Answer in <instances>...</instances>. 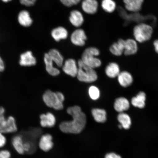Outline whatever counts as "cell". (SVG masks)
<instances>
[{
    "mask_svg": "<svg viewBox=\"0 0 158 158\" xmlns=\"http://www.w3.org/2000/svg\"><path fill=\"white\" fill-rule=\"evenodd\" d=\"M147 96L145 93L140 92L131 100V104L134 107L143 108L145 106Z\"/></svg>",
    "mask_w": 158,
    "mask_h": 158,
    "instance_id": "22",
    "label": "cell"
},
{
    "mask_svg": "<svg viewBox=\"0 0 158 158\" xmlns=\"http://www.w3.org/2000/svg\"><path fill=\"white\" fill-rule=\"evenodd\" d=\"M5 110L3 106H0V131L4 134L15 133L18 130L16 122L13 116L6 118Z\"/></svg>",
    "mask_w": 158,
    "mask_h": 158,
    "instance_id": "6",
    "label": "cell"
},
{
    "mask_svg": "<svg viewBox=\"0 0 158 158\" xmlns=\"http://www.w3.org/2000/svg\"><path fill=\"white\" fill-rule=\"evenodd\" d=\"M137 42L135 39H129L125 40L124 54L126 55L135 54L138 49Z\"/></svg>",
    "mask_w": 158,
    "mask_h": 158,
    "instance_id": "18",
    "label": "cell"
},
{
    "mask_svg": "<svg viewBox=\"0 0 158 158\" xmlns=\"http://www.w3.org/2000/svg\"><path fill=\"white\" fill-rule=\"evenodd\" d=\"M70 41L73 44L79 47L84 46L87 39L85 31L83 29L77 28L70 35Z\"/></svg>",
    "mask_w": 158,
    "mask_h": 158,
    "instance_id": "7",
    "label": "cell"
},
{
    "mask_svg": "<svg viewBox=\"0 0 158 158\" xmlns=\"http://www.w3.org/2000/svg\"><path fill=\"white\" fill-rule=\"evenodd\" d=\"M88 94L90 98L94 100H98L100 96L99 89L95 86H91L89 88Z\"/></svg>",
    "mask_w": 158,
    "mask_h": 158,
    "instance_id": "29",
    "label": "cell"
},
{
    "mask_svg": "<svg viewBox=\"0 0 158 158\" xmlns=\"http://www.w3.org/2000/svg\"><path fill=\"white\" fill-rule=\"evenodd\" d=\"M37 0H19L22 5L29 7L34 5Z\"/></svg>",
    "mask_w": 158,
    "mask_h": 158,
    "instance_id": "30",
    "label": "cell"
},
{
    "mask_svg": "<svg viewBox=\"0 0 158 158\" xmlns=\"http://www.w3.org/2000/svg\"><path fill=\"white\" fill-rule=\"evenodd\" d=\"M130 103L127 98L119 97L116 98L114 104V108L116 111L119 113L124 112L129 109Z\"/></svg>",
    "mask_w": 158,
    "mask_h": 158,
    "instance_id": "16",
    "label": "cell"
},
{
    "mask_svg": "<svg viewBox=\"0 0 158 158\" xmlns=\"http://www.w3.org/2000/svg\"><path fill=\"white\" fill-rule=\"evenodd\" d=\"M51 34L55 41L59 42L61 40H64L68 38L69 32L68 30L65 27L59 26L52 29Z\"/></svg>",
    "mask_w": 158,
    "mask_h": 158,
    "instance_id": "14",
    "label": "cell"
},
{
    "mask_svg": "<svg viewBox=\"0 0 158 158\" xmlns=\"http://www.w3.org/2000/svg\"><path fill=\"white\" fill-rule=\"evenodd\" d=\"M120 72L119 66L114 62L110 63L105 69V73L106 76L110 78H113L117 77Z\"/></svg>",
    "mask_w": 158,
    "mask_h": 158,
    "instance_id": "25",
    "label": "cell"
},
{
    "mask_svg": "<svg viewBox=\"0 0 158 158\" xmlns=\"http://www.w3.org/2000/svg\"><path fill=\"white\" fill-rule=\"evenodd\" d=\"M53 137L51 134H46L41 136L39 142V147L41 150L44 152L50 151L54 147Z\"/></svg>",
    "mask_w": 158,
    "mask_h": 158,
    "instance_id": "12",
    "label": "cell"
},
{
    "mask_svg": "<svg viewBox=\"0 0 158 158\" xmlns=\"http://www.w3.org/2000/svg\"><path fill=\"white\" fill-rule=\"evenodd\" d=\"M61 3L65 6L68 7H71L73 6L71 0H59Z\"/></svg>",
    "mask_w": 158,
    "mask_h": 158,
    "instance_id": "33",
    "label": "cell"
},
{
    "mask_svg": "<svg viewBox=\"0 0 158 158\" xmlns=\"http://www.w3.org/2000/svg\"><path fill=\"white\" fill-rule=\"evenodd\" d=\"M12 144L16 151L19 155L25 154L24 141L23 138L21 135H16L12 139Z\"/></svg>",
    "mask_w": 158,
    "mask_h": 158,
    "instance_id": "20",
    "label": "cell"
},
{
    "mask_svg": "<svg viewBox=\"0 0 158 158\" xmlns=\"http://www.w3.org/2000/svg\"><path fill=\"white\" fill-rule=\"evenodd\" d=\"M117 77L118 82L123 87H127L133 82V76L127 71L120 72Z\"/></svg>",
    "mask_w": 158,
    "mask_h": 158,
    "instance_id": "17",
    "label": "cell"
},
{
    "mask_svg": "<svg viewBox=\"0 0 158 158\" xmlns=\"http://www.w3.org/2000/svg\"><path fill=\"white\" fill-rule=\"evenodd\" d=\"M101 6L106 13H111L116 9V3L114 0H102Z\"/></svg>",
    "mask_w": 158,
    "mask_h": 158,
    "instance_id": "28",
    "label": "cell"
},
{
    "mask_svg": "<svg viewBox=\"0 0 158 158\" xmlns=\"http://www.w3.org/2000/svg\"><path fill=\"white\" fill-rule=\"evenodd\" d=\"M0 158H11V154L8 150H1L0 151Z\"/></svg>",
    "mask_w": 158,
    "mask_h": 158,
    "instance_id": "31",
    "label": "cell"
},
{
    "mask_svg": "<svg viewBox=\"0 0 158 158\" xmlns=\"http://www.w3.org/2000/svg\"><path fill=\"white\" fill-rule=\"evenodd\" d=\"M91 113L95 121L98 123H104L106 120V112L102 109L94 108L92 110Z\"/></svg>",
    "mask_w": 158,
    "mask_h": 158,
    "instance_id": "24",
    "label": "cell"
},
{
    "mask_svg": "<svg viewBox=\"0 0 158 158\" xmlns=\"http://www.w3.org/2000/svg\"><path fill=\"white\" fill-rule=\"evenodd\" d=\"M99 4L97 0H82L81 7L87 14L94 15L98 11Z\"/></svg>",
    "mask_w": 158,
    "mask_h": 158,
    "instance_id": "9",
    "label": "cell"
},
{
    "mask_svg": "<svg viewBox=\"0 0 158 158\" xmlns=\"http://www.w3.org/2000/svg\"><path fill=\"white\" fill-rule=\"evenodd\" d=\"M99 49L94 47L86 48L82 55L81 60L85 64L93 69L98 68L101 66L102 63L100 59L96 58L100 54Z\"/></svg>",
    "mask_w": 158,
    "mask_h": 158,
    "instance_id": "4",
    "label": "cell"
},
{
    "mask_svg": "<svg viewBox=\"0 0 158 158\" xmlns=\"http://www.w3.org/2000/svg\"><path fill=\"white\" fill-rule=\"evenodd\" d=\"M2 1L4 2L7 3L8 2L12 1V0H1Z\"/></svg>",
    "mask_w": 158,
    "mask_h": 158,
    "instance_id": "38",
    "label": "cell"
},
{
    "mask_svg": "<svg viewBox=\"0 0 158 158\" xmlns=\"http://www.w3.org/2000/svg\"><path fill=\"white\" fill-rule=\"evenodd\" d=\"M19 63L21 66L31 67L35 66L36 64L37 60L32 52L28 51L21 54Z\"/></svg>",
    "mask_w": 158,
    "mask_h": 158,
    "instance_id": "11",
    "label": "cell"
},
{
    "mask_svg": "<svg viewBox=\"0 0 158 158\" xmlns=\"http://www.w3.org/2000/svg\"><path fill=\"white\" fill-rule=\"evenodd\" d=\"M44 60L45 65V69L47 72L49 74L52 76H56L60 74V71L54 67L53 65L54 62H53L47 53H45L44 54Z\"/></svg>",
    "mask_w": 158,
    "mask_h": 158,
    "instance_id": "19",
    "label": "cell"
},
{
    "mask_svg": "<svg viewBox=\"0 0 158 158\" xmlns=\"http://www.w3.org/2000/svg\"><path fill=\"white\" fill-rule=\"evenodd\" d=\"M125 8L132 12H138L142 9L144 0H123Z\"/></svg>",
    "mask_w": 158,
    "mask_h": 158,
    "instance_id": "15",
    "label": "cell"
},
{
    "mask_svg": "<svg viewBox=\"0 0 158 158\" xmlns=\"http://www.w3.org/2000/svg\"><path fill=\"white\" fill-rule=\"evenodd\" d=\"M67 112L72 116L73 119L70 121L62 122L59 124L60 131L65 134H77L81 133L86 124L85 114L78 106H70L67 109Z\"/></svg>",
    "mask_w": 158,
    "mask_h": 158,
    "instance_id": "1",
    "label": "cell"
},
{
    "mask_svg": "<svg viewBox=\"0 0 158 158\" xmlns=\"http://www.w3.org/2000/svg\"><path fill=\"white\" fill-rule=\"evenodd\" d=\"M104 158H122L119 155L114 153H110L106 154Z\"/></svg>",
    "mask_w": 158,
    "mask_h": 158,
    "instance_id": "34",
    "label": "cell"
},
{
    "mask_svg": "<svg viewBox=\"0 0 158 158\" xmlns=\"http://www.w3.org/2000/svg\"><path fill=\"white\" fill-rule=\"evenodd\" d=\"M64 99V95L62 93L54 92L50 90L46 91L43 96V100L45 104L56 110H62L64 108L63 102Z\"/></svg>",
    "mask_w": 158,
    "mask_h": 158,
    "instance_id": "2",
    "label": "cell"
},
{
    "mask_svg": "<svg viewBox=\"0 0 158 158\" xmlns=\"http://www.w3.org/2000/svg\"><path fill=\"white\" fill-rule=\"evenodd\" d=\"M48 53L49 56L53 62L57 66L61 67L64 64V59L59 51L56 49H52L49 51Z\"/></svg>",
    "mask_w": 158,
    "mask_h": 158,
    "instance_id": "26",
    "label": "cell"
},
{
    "mask_svg": "<svg viewBox=\"0 0 158 158\" xmlns=\"http://www.w3.org/2000/svg\"><path fill=\"white\" fill-rule=\"evenodd\" d=\"M40 124L44 128H51L54 127L56 123V118L54 114L51 112L43 114L40 116Z\"/></svg>",
    "mask_w": 158,
    "mask_h": 158,
    "instance_id": "13",
    "label": "cell"
},
{
    "mask_svg": "<svg viewBox=\"0 0 158 158\" xmlns=\"http://www.w3.org/2000/svg\"><path fill=\"white\" fill-rule=\"evenodd\" d=\"M69 19L71 24L77 28H80L85 21L82 13L77 10H72L70 11Z\"/></svg>",
    "mask_w": 158,
    "mask_h": 158,
    "instance_id": "10",
    "label": "cell"
},
{
    "mask_svg": "<svg viewBox=\"0 0 158 158\" xmlns=\"http://www.w3.org/2000/svg\"><path fill=\"white\" fill-rule=\"evenodd\" d=\"M153 45L156 52L158 54V39L154 41Z\"/></svg>",
    "mask_w": 158,
    "mask_h": 158,
    "instance_id": "36",
    "label": "cell"
},
{
    "mask_svg": "<svg viewBox=\"0 0 158 158\" xmlns=\"http://www.w3.org/2000/svg\"><path fill=\"white\" fill-rule=\"evenodd\" d=\"M117 118L122 128L125 129H129L131 124V118L129 115L124 112H122L118 114Z\"/></svg>",
    "mask_w": 158,
    "mask_h": 158,
    "instance_id": "27",
    "label": "cell"
},
{
    "mask_svg": "<svg viewBox=\"0 0 158 158\" xmlns=\"http://www.w3.org/2000/svg\"><path fill=\"white\" fill-rule=\"evenodd\" d=\"M18 21L20 25L25 27L30 26L33 23V20L27 10H22L20 12L18 16Z\"/></svg>",
    "mask_w": 158,
    "mask_h": 158,
    "instance_id": "21",
    "label": "cell"
},
{
    "mask_svg": "<svg viewBox=\"0 0 158 158\" xmlns=\"http://www.w3.org/2000/svg\"><path fill=\"white\" fill-rule=\"evenodd\" d=\"M72 1L73 4L74 5H77L81 2L82 0H71Z\"/></svg>",
    "mask_w": 158,
    "mask_h": 158,
    "instance_id": "37",
    "label": "cell"
},
{
    "mask_svg": "<svg viewBox=\"0 0 158 158\" xmlns=\"http://www.w3.org/2000/svg\"><path fill=\"white\" fill-rule=\"evenodd\" d=\"M4 134L0 131V148H3L6 143V138Z\"/></svg>",
    "mask_w": 158,
    "mask_h": 158,
    "instance_id": "32",
    "label": "cell"
},
{
    "mask_svg": "<svg viewBox=\"0 0 158 158\" xmlns=\"http://www.w3.org/2000/svg\"><path fill=\"white\" fill-rule=\"evenodd\" d=\"M125 40L118 39L117 42L114 43L110 46V51L112 54L115 56H119L124 53Z\"/></svg>",
    "mask_w": 158,
    "mask_h": 158,
    "instance_id": "23",
    "label": "cell"
},
{
    "mask_svg": "<svg viewBox=\"0 0 158 158\" xmlns=\"http://www.w3.org/2000/svg\"><path fill=\"white\" fill-rule=\"evenodd\" d=\"M77 64L78 70L77 77L79 81L89 83L97 80L98 75L94 69L84 64L81 59L78 61Z\"/></svg>",
    "mask_w": 158,
    "mask_h": 158,
    "instance_id": "3",
    "label": "cell"
},
{
    "mask_svg": "<svg viewBox=\"0 0 158 158\" xmlns=\"http://www.w3.org/2000/svg\"><path fill=\"white\" fill-rule=\"evenodd\" d=\"M62 69L65 74L73 77H77L78 70V64L74 59H69L65 61Z\"/></svg>",
    "mask_w": 158,
    "mask_h": 158,
    "instance_id": "8",
    "label": "cell"
},
{
    "mask_svg": "<svg viewBox=\"0 0 158 158\" xmlns=\"http://www.w3.org/2000/svg\"><path fill=\"white\" fill-rule=\"evenodd\" d=\"M5 63L2 58L0 56V73L2 72L5 70Z\"/></svg>",
    "mask_w": 158,
    "mask_h": 158,
    "instance_id": "35",
    "label": "cell"
},
{
    "mask_svg": "<svg viewBox=\"0 0 158 158\" xmlns=\"http://www.w3.org/2000/svg\"><path fill=\"white\" fill-rule=\"evenodd\" d=\"M153 33L151 26L142 23L135 26L133 29V35L135 40L138 42L143 43L151 39Z\"/></svg>",
    "mask_w": 158,
    "mask_h": 158,
    "instance_id": "5",
    "label": "cell"
}]
</instances>
